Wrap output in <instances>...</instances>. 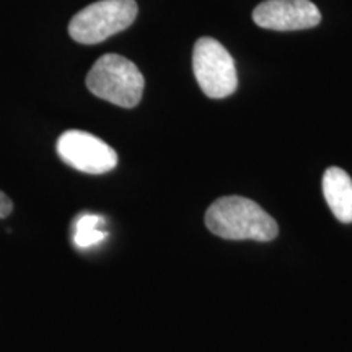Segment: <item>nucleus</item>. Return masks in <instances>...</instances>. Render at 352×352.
I'll use <instances>...</instances> for the list:
<instances>
[{
  "label": "nucleus",
  "mask_w": 352,
  "mask_h": 352,
  "mask_svg": "<svg viewBox=\"0 0 352 352\" xmlns=\"http://www.w3.org/2000/svg\"><path fill=\"white\" fill-rule=\"evenodd\" d=\"M56 151L64 164L83 173L103 175L118 165L114 148L85 131H65L57 139Z\"/></svg>",
  "instance_id": "obj_5"
},
{
  "label": "nucleus",
  "mask_w": 352,
  "mask_h": 352,
  "mask_svg": "<svg viewBox=\"0 0 352 352\" xmlns=\"http://www.w3.org/2000/svg\"><path fill=\"white\" fill-rule=\"evenodd\" d=\"M13 210V202L6 192L0 191V219H6L12 214Z\"/></svg>",
  "instance_id": "obj_9"
},
{
  "label": "nucleus",
  "mask_w": 352,
  "mask_h": 352,
  "mask_svg": "<svg viewBox=\"0 0 352 352\" xmlns=\"http://www.w3.org/2000/svg\"><path fill=\"white\" fill-rule=\"evenodd\" d=\"M104 223L103 217L96 214H82L74 222L72 239L77 248H90V246L100 245L107 239V232L101 228Z\"/></svg>",
  "instance_id": "obj_8"
},
{
  "label": "nucleus",
  "mask_w": 352,
  "mask_h": 352,
  "mask_svg": "<svg viewBox=\"0 0 352 352\" xmlns=\"http://www.w3.org/2000/svg\"><path fill=\"white\" fill-rule=\"evenodd\" d=\"M192 70L201 90L209 98L230 96L239 87L235 60L214 38H199L192 51Z\"/></svg>",
  "instance_id": "obj_4"
},
{
  "label": "nucleus",
  "mask_w": 352,
  "mask_h": 352,
  "mask_svg": "<svg viewBox=\"0 0 352 352\" xmlns=\"http://www.w3.org/2000/svg\"><path fill=\"white\" fill-rule=\"evenodd\" d=\"M253 20L266 30L296 32L318 25L321 13L310 0H266L254 8Z\"/></svg>",
  "instance_id": "obj_6"
},
{
  "label": "nucleus",
  "mask_w": 352,
  "mask_h": 352,
  "mask_svg": "<svg viewBox=\"0 0 352 352\" xmlns=\"http://www.w3.org/2000/svg\"><path fill=\"white\" fill-rule=\"evenodd\" d=\"M138 16L134 0H100L77 13L69 23V34L80 44H96L129 28Z\"/></svg>",
  "instance_id": "obj_3"
},
{
  "label": "nucleus",
  "mask_w": 352,
  "mask_h": 352,
  "mask_svg": "<svg viewBox=\"0 0 352 352\" xmlns=\"http://www.w3.org/2000/svg\"><path fill=\"white\" fill-rule=\"evenodd\" d=\"M87 87L98 98L121 108H134L142 100L145 80L138 65L120 54H104L87 76Z\"/></svg>",
  "instance_id": "obj_2"
},
{
  "label": "nucleus",
  "mask_w": 352,
  "mask_h": 352,
  "mask_svg": "<svg viewBox=\"0 0 352 352\" xmlns=\"http://www.w3.org/2000/svg\"><path fill=\"white\" fill-rule=\"evenodd\" d=\"M206 226L226 240L271 241L279 233L277 222L261 206L241 196L215 201L206 212Z\"/></svg>",
  "instance_id": "obj_1"
},
{
  "label": "nucleus",
  "mask_w": 352,
  "mask_h": 352,
  "mask_svg": "<svg viewBox=\"0 0 352 352\" xmlns=\"http://www.w3.org/2000/svg\"><path fill=\"white\" fill-rule=\"evenodd\" d=\"M323 195L340 222H352V179L342 168L331 166L323 175Z\"/></svg>",
  "instance_id": "obj_7"
}]
</instances>
